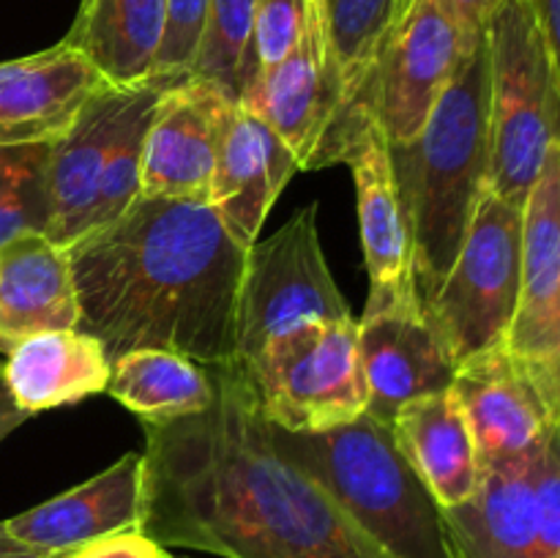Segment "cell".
<instances>
[{
  "instance_id": "19",
  "label": "cell",
  "mask_w": 560,
  "mask_h": 558,
  "mask_svg": "<svg viewBox=\"0 0 560 558\" xmlns=\"http://www.w3.org/2000/svg\"><path fill=\"white\" fill-rule=\"evenodd\" d=\"M142 479V452H126L102 474L3 523L16 539L60 556L120 531H140Z\"/></svg>"
},
{
  "instance_id": "8",
  "label": "cell",
  "mask_w": 560,
  "mask_h": 558,
  "mask_svg": "<svg viewBox=\"0 0 560 558\" xmlns=\"http://www.w3.org/2000/svg\"><path fill=\"white\" fill-rule=\"evenodd\" d=\"M523 274V206L487 191L441 288L424 301L454 364L506 348Z\"/></svg>"
},
{
  "instance_id": "36",
  "label": "cell",
  "mask_w": 560,
  "mask_h": 558,
  "mask_svg": "<svg viewBox=\"0 0 560 558\" xmlns=\"http://www.w3.org/2000/svg\"><path fill=\"white\" fill-rule=\"evenodd\" d=\"M0 558H58V556L47 550H38V547L16 539V536L5 528L3 520H0Z\"/></svg>"
},
{
  "instance_id": "16",
  "label": "cell",
  "mask_w": 560,
  "mask_h": 558,
  "mask_svg": "<svg viewBox=\"0 0 560 558\" xmlns=\"http://www.w3.org/2000/svg\"><path fill=\"white\" fill-rule=\"evenodd\" d=\"M301 170L299 159L246 104L228 102L208 202L244 249L260 241L273 202Z\"/></svg>"
},
{
  "instance_id": "37",
  "label": "cell",
  "mask_w": 560,
  "mask_h": 558,
  "mask_svg": "<svg viewBox=\"0 0 560 558\" xmlns=\"http://www.w3.org/2000/svg\"><path fill=\"white\" fill-rule=\"evenodd\" d=\"M162 558H191V556H175V553L164 550V547H162Z\"/></svg>"
},
{
  "instance_id": "22",
  "label": "cell",
  "mask_w": 560,
  "mask_h": 558,
  "mask_svg": "<svg viewBox=\"0 0 560 558\" xmlns=\"http://www.w3.org/2000/svg\"><path fill=\"white\" fill-rule=\"evenodd\" d=\"M534 457L485 465L476 496L443 509L457 558H539Z\"/></svg>"
},
{
  "instance_id": "27",
  "label": "cell",
  "mask_w": 560,
  "mask_h": 558,
  "mask_svg": "<svg viewBox=\"0 0 560 558\" xmlns=\"http://www.w3.org/2000/svg\"><path fill=\"white\" fill-rule=\"evenodd\" d=\"M252 20L255 0H208L206 31L189 74L217 85L230 102H241L257 77Z\"/></svg>"
},
{
  "instance_id": "18",
  "label": "cell",
  "mask_w": 560,
  "mask_h": 558,
  "mask_svg": "<svg viewBox=\"0 0 560 558\" xmlns=\"http://www.w3.org/2000/svg\"><path fill=\"white\" fill-rule=\"evenodd\" d=\"M452 392L474 432L485 465L506 463L536 452L556 419L523 367L506 348L463 361Z\"/></svg>"
},
{
  "instance_id": "31",
  "label": "cell",
  "mask_w": 560,
  "mask_h": 558,
  "mask_svg": "<svg viewBox=\"0 0 560 558\" xmlns=\"http://www.w3.org/2000/svg\"><path fill=\"white\" fill-rule=\"evenodd\" d=\"M206 11L208 0H167V27H164V42L156 55L153 74H189L197 49H200L202 31H206Z\"/></svg>"
},
{
  "instance_id": "2",
  "label": "cell",
  "mask_w": 560,
  "mask_h": 558,
  "mask_svg": "<svg viewBox=\"0 0 560 558\" xmlns=\"http://www.w3.org/2000/svg\"><path fill=\"white\" fill-rule=\"evenodd\" d=\"M80 332L109 361L159 348L208 370L235 364V301L246 252L211 202L137 197L69 249Z\"/></svg>"
},
{
  "instance_id": "38",
  "label": "cell",
  "mask_w": 560,
  "mask_h": 558,
  "mask_svg": "<svg viewBox=\"0 0 560 558\" xmlns=\"http://www.w3.org/2000/svg\"><path fill=\"white\" fill-rule=\"evenodd\" d=\"M0 381H3V364H0Z\"/></svg>"
},
{
  "instance_id": "10",
  "label": "cell",
  "mask_w": 560,
  "mask_h": 558,
  "mask_svg": "<svg viewBox=\"0 0 560 558\" xmlns=\"http://www.w3.org/2000/svg\"><path fill=\"white\" fill-rule=\"evenodd\" d=\"M481 38L485 33L470 31L446 0L410 3L388 36L359 102V109H366L381 124L388 146H408L419 137L443 91Z\"/></svg>"
},
{
  "instance_id": "5",
  "label": "cell",
  "mask_w": 560,
  "mask_h": 558,
  "mask_svg": "<svg viewBox=\"0 0 560 558\" xmlns=\"http://www.w3.org/2000/svg\"><path fill=\"white\" fill-rule=\"evenodd\" d=\"M175 77H148L137 85H107L80 118L49 146L47 235L69 249L118 219L142 195V142L164 88Z\"/></svg>"
},
{
  "instance_id": "14",
  "label": "cell",
  "mask_w": 560,
  "mask_h": 558,
  "mask_svg": "<svg viewBox=\"0 0 560 558\" xmlns=\"http://www.w3.org/2000/svg\"><path fill=\"white\" fill-rule=\"evenodd\" d=\"M228 102L217 85L191 74L164 88L142 142V197L208 202Z\"/></svg>"
},
{
  "instance_id": "13",
  "label": "cell",
  "mask_w": 560,
  "mask_h": 558,
  "mask_svg": "<svg viewBox=\"0 0 560 558\" xmlns=\"http://www.w3.org/2000/svg\"><path fill=\"white\" fill-rule=\"evenodd\" d=\"M366 414L392 427L402 405L452 388L457 364L421 301L419 288L366 295L359 321Z\"/></svg>"
},
{
  "instance_id": "26",
  "label": "cell",
  "mask_w": 560,
  "mask_h": 558,
  "mask_svg": "<svg viewBox=\"0 0 560 558\" xmlns=\"http://www.w3.org/2000/svg\"><path fill=\"white\" fill-rule=\"evenodd\" d=\"M410 3L413 0H326L328 47L345 113L342 131L359 109L366 80Z\"/></svg>"
},
{
  "instance_id": "9",
  "label": "cell",
  "mask_w": 560,
  "mask_h": 558,
  "mask_svg": "<svg viewBox=\"0 0 560 558\" xmlns=\"http://www.w3.org/2000/svg\"><path fill=\"white\" fill-rule=\"evenodd\" d=\"M353 317L339 293L317 230V202L299 208L246 252L235 301V364L246 367L273 337L312 321Z\"/></svg>"
},
{
  "instance_id": "11",
  "label": "cell",
  "mask_w": 560,
  "mask_h": 558,
  "mask_svg": "<svg viewBox=\"0 0 560 558\" xmlns=\"http://www.w3.org/2000/svg\"><path fill=\"white\" fill-rule=\"evenodd\" d=\"M241 104L271 126L301 170L339 162L345 113L328 47L326 0H312L299 44L277 66L255 77Z\"/></svg>"
},
{
  "instance_id": "34",
  "label": "cell",
  "mask_w": 560,
  "mask_h": 558,
  "mask_svg": "<svg viewBox=\"0 0 560 558\" xmlns=\"http://www.w3.org/2000/svg\"><path fill=\"white\" fill-rule=\"evenodd\" d=\"M503 0H446L448 9L476 33H485L487 20L492 16V11L501 5Z\"/></svg>"
},
{
  "instance_id": "4",
  "label": "cell",
  "mask_w": 560,
  "mask_h": 558,
  "mask_svg": "<svg viewBox=\"0 0 560 558\" xmlns=\"http://www.w3.org/2000/svg\"><path fill=\"white\" fill-rule=\"evenodd\" d=\"M268 430L394 558H457L443 507L408 463L392 427L361 414L312 435L279 430L271 421Z\"/></svg>"
},
{
  "instance_id": "6",
  "label": "cell",
  "mask_w": 560,
  "mask_h": 558,
  "mask_svg": "<svg viewBox=\"0 0 560 558\" xmlns=\"http://www.w3.org/2000/svg\"><path fill=\"white\" fill-rule=\"evenodd\" d=\"M490 55V191L525 206L560 142V80L534 0H503L485 27Z\"/></svg>"
},
{
  "instance_id": "25",
  "label": "cell",
  "mask_w": 560,
  "mask_h": 558,
  "mask_svg": "<svg viewBox=\"0 0 560 558\" xmlns=\"http://www.w3.org/2000/svg\"><path fill=\"white\" fill-rule=\"evenodd\" d=\"M107 394L140 421H175L211 408L217 397L208 367L173 350L140 348L113 361Z\"/></svg>"
},
{
  "instance_id": "30",
  "label": "cell",
  "mask_w": 560,
  "mask_h": 558,
  "mask_svg": "<svg viewBox=\"0 0 560 558\" xmlns=\"http://www.w3.org/2000/svg\"><path fill=\"white\" fill-rule=\"evenodd\" d=\"M539 558H560V421H552L534 457Z\"/></svg>"
},
{
  "instance_id": "15",
  "label": "cell",
  "mask_w": 560,
  "mask_h": 558,
  "mask_svg": "<svg viewBox=\"0 0 560 558\" xmlns=\"http://www.w3.org/2000/svg\"><path fill=\"white\" fill-rule=\"evenodd\" d=\"M107 85L63 38L42 53L0 60V146H55Z\"/></svg>"
},
{
  "instance_id": "21",
  "label": "cell",
  "mask_w": 560,
  "mask_h": 558,
  "mask_svg": "<svg viewBox=\"0 0 560 558\" xmlns=\"http://www.w3.org/2000/svg\"><path fill=\"white\" fill-rule=\"evenodd\" d=\"M399 449L443 509L476 496L485 463L452 388L402 405L392 419Z\"/></svg>"
},
{
  "instance_id": "12",
  "label": "cell",
  "mask_w": 560,
  "mask_h": 558,
  "mask_svg": "<svg viewBox=\"0 0 560 558\" xmlns=\"http://www.w3.org/2000/svg\"><path fill=\"white\" fill-rule=\"evenodd\" d=\"M506 350L560 421V142L523 206V274Z\"/></svg>"
},
{
  "instance_id": "35",
  "label": "cell",
  "mask_w": 560,
  "mask_h": 558,
  "mask_svg": "<svg viewBox=\"0 0 560 558\" xmlns=\"http://www.w3.org/2000/svg\"><path fill=\"white\" fill-rule=\"evenodd\" d=\"M27 419H31V414L14 403V397H11V392L5 388V383L0 381V441H5V438H9L16 427L25 425Z\"/></svg>"
},
{
  "instance_id": "1",
  "label": "cell",
  "mask_w": 560,
  "mask_h": 558,
  "mask_svg": "<svg viewBox=\"0 0 560 558\" xmlns=\"http://www.w3.org/2000/svg\"><path fill=\"white\" fill-rule=\"evenodd\" d=\"M211 375V408L142 421V534L217 558H394L273 443L244 372Z\"/></svg>"
},
{
  "instance_id": "23",
  "label": "cell",
  "mask_w": 560,
  "mask_h": 558,
  "mask_svg": "<svg viewBox=\"0 0 560 558\" xmlns=\"http://www.w3.org/2000/svg\"><path fill=\"white\" fill-rule=\"evenodd\" d=\"M107 350L88 332H42L5 353L3 383L31 416L107 392Z\"/></svg>"
},
{
  "instance_id": "7",
  "label": "cell",
  "mask_w": 560,
  "mask_h": 558,
  "mask_svg": "<svg viewBox=\"0 0 560 558\" xmlns=\"http://www.w3.org/2000/svg\"><path fill=\"white\" fill-rule=\"evenodd\" d=\"M260 414L288 432H326L366 414L359 321H312L273 337L246 367Z\"/></svg>"
},
{
  "instance_id": "39",
  "label": "cell",
  "mask_w": 560,
  "mask_h": 558,
  "mask_svg": "<svg viewBox=\"0 0 560 558\" xmlns=\"http://www.w3.org/2000/svg\"><path fill=\"white\" fill-rule=\"evenodd\" d=\"M159 558H162V556H159Z\"/></svg>"
},
{
  "instance_id": "28",
  "label": "cell",
  "mask_w": 560,
  "mask_h": 558,
  "mask_svg": "<svg viewBox=\"0 0 560 558\" xmlns=\"http://www.w3.org/2000/svg\"><path fill=\"white\" fill-rule=\"evenodd\" d=\"M47 167L49 146H0V246L47 230Z\"/></svg>"
},
{
  "instance_id": "17",
  "label": "cell",
  "mask_w": 560,
  "mask_h": 558,
  "mask_svg": "<svg viewBox=\"0 0 560 558\" xmlns=\"http://www.w3.org/2000/svg\"><path fill=\"white\" fill-rule=\"evenodd\" d=\"M339 162H348L353 170L370 295H392L416 288L408 224H405L397 175H394L392 148L381 124L366 109H359L345 126L339 140Z\"/></svg>"
},
{
  "instance_id": "29",
  "label": "cell",
  "mask_w": 560,
  "mask_h": 558,
  "mask_svg": "<svg viewBox=\"0 0 560 558\" xmlns=\"http://www.w3.org/2000/svg\"><path fill=\"white\" fill-rule=\"evenodd\" d=\"M310 11L312 0H255L252 58L257 74L277 66L299 44Z\"/></svg>"
},
{
  "instance_id": "20",
  "label": "cell",
  "mask_w": 560,
  "mask_h": 558,
  "mask_svg": "<svg viewBox=\"0 0 560 558\" xmlns=\"http://www.w3.org/2000/svg\"><path fill=\"white\" fill-rule=\"evenodd\" d=\"M80 328L69 252L44 233L0 246V350L42 332Z\"/></svg>"
},
{
  "instance_id": "32",
  "label": "cell",
  "mask_w": 560,
  "mask_h": 558,
  "mask_svg": "<svg viewBox=\"0 0 560 558\" xmlns=\"http://www.w3.org/2000/svg\"><path fill=\"white\" fill-rule=\"evenodd\" d=\"M162 547L142 531H120V534L104 536V539L88 542L58 558H159Z\"/></svg>"
},
{
  "instance_id": "24",
  "label": "cell",
  "mask_w": 560,
  "mask_h": 558,
  "mask_svg": "<svg viewBox=\"0 0 560 558\" xmlns=\"http://www.w3.org/2000/svg\"><path fill=\"white\" fill-rule=\"evenodd\" d=\"M167 27V0H80L63 42L80 49L109 85L153 77Z\"/></svg>"
},
{
  "instance_id": "3",
  "label": "cell",
  "mask_w": 560,
  "mask_h": 558,
  "mask_svg": "<svg viewBox=\"0 0 560 558\" xmlns=\"http://www.w3.org/2000/svg\"><path fill=\"white\" fill-rule=\"evenodd\" d=\"M392 148L421 301L452 271L490 191V55L487 36L457 71L408 146Z\"/></svg>"
},
{
  "instance_id": "33",
  "label": "cell",
  "mask_w": 560,
  "mask_h": 558,
  "mask_svg": "<svg viewBox=\"0 0 560 558\" xmlns=\"http://www.w3.org/2000/svg\"><path fill=\"white\" fill-rule=\"evenodd\" d=\"M534 9L560 80V0H534Z\"/></svg>"
}]
</instances>
